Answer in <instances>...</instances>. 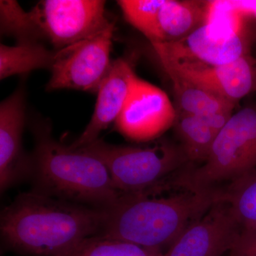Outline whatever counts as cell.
Listing matches in <instances>:
<instances>
[{
	"label": "cell",
	"instance_id": "1",
	"mask_svg": "<svg viewBox=\"0 0 256 256\" xmlns=\"http://www.w3.org/2000/svg\"><path fill=\"white\" fill-rule=\"evenodd\" d=\"M102 218V208L21 194L2 212L3 246L25 256H62L100 233Z\"/></svg>",
	"mask_w": 256,
	"mask_h": 256
},
{
	"label": "cell",
	"instance_id": "2",
	"mask_svg": "<svg viewBox=\"0 0 256 256\" xmlns=\"http://www.w3.org/2000/svg\"><path fill=\"white\" fill-rule=\"evenodd\" d=\"M222 197L220 188L163 198L150 197L148 193H122L111 206L102 208L104 218L98 235L162 252Z\"/></svg>",
	"mask_w": 256,
	"mask_h": 256
},
{
	"label": "cell",
	"instance_id": "3",
	"mask_svg": "<svg viewBox=\"0 0 256 256\" xmlns=\"http://www.w3.org/2000/svg\"><path fill=\"white\" fill-rule=\"evenodd\" d=\"M32 154L34 192L96 208L111 206L122 193L116 188L104 163L82 149L64 146L48 126H36Z\"/></svg>",
	"mask_w": 256,
	"mask_h": 256
},
{
	"label": "cell",
	"instance_id": "4",
	"mask_svg": "<svg viewBox=\"0 0 256 256\" xmlns=\"http://www.w3.org/2000/svg\"><path fill=\"white\" fill-rule=\"evenodd\" d=\"M256 170V107L247 106L228 120L204 164L183 170L176 184L190 192L218 188Z\"/></svg>",
	"mask_w": 256,
	"mask_h": 256
},
{
	"label": "cell",
	"instance_id": "5",
	"mask_svg": "<svg viewBox=\"0 0 256 256\" xmlns=\"http://www.w3.org/2000/svg\"><path fill=\"white\" fill-rule=\"evenodd\" d=\"M78 149L98 158L108 170L114 186L124 194L154 191L168 175L188 162L181 144L168 140L136 146L109 144L98 139Z\"/></svg>",
	"mask_w": 256,
	"mask_h": 256
},
{
	"label": "cell",
	"instance_id": "6",
	"mask_svg": "<svg viewBox=\"0 0 256 256\" xmlns=\"http://www.w3.org/2000/svg\"><path fill=\"white\" fill-rule=\"evenodd\" d=\"M244 20L238 13L220 10L184 40L152 46L158 58L226 65L250 54L252 42Z\"/></svg>",
	"mask_w": 256,
	"mask_h": 256
},
{
	"label": "cell",
	"instance_id": "7",
	"mask_svg": "<svg viewBox=\"0 0 256 256\" xmlns=\"http://www.w3.org/2000/svg\"><path fill=\"white\" fill-rule=\"evenodd\" d=\"M28 12L40 40L55 50L95 36L112 24L101 0H42Z\"/></svg>",
	"mask_w": 256,
	"mask_h": 256
},
{
	"label": "cell",
	"instance_id": "8",
	"mask_svg": "<svg viewBox=\"0 0 256 256\" xmlns=\"http://www.w3.org/2000/svg\"><path fill=\"white\" fill-rule=\"evenodd\" d=\"M114 30L112 23L95 36L56 50L46 90L98 92L112 66Z\"/></svg>",
	"mask_w": 256,
	"mask_h": 256
},
{
	"label": "cell",
	"instance_id": "9",
	"mask_svg": "<svg viewBox=\"0 0 256 256\" xmlns=\"http://www.w3.org/2000/svg\"><path fill=\"white\" fill-rule=\"evenodd\" d=\"M176 114L164 90L138 78L114 128L130 140L150 142L174 126Z\"/></svg>",
	"mask_w": 256,
	"mask_h": 256
},
{
	"label": "cell",
	"instance_id": "10",
	"mask_svg": "<svg viewBox=\"0 0 256 256\" xmlns=\"http://www.w3.org/2000/svg\"><path fill=\"white\" fill-rule=\"evenodd\" d=\"M158 60L164 70L174 72L234 105L256 92V58L250 54L222 66L164 58Z\"/></svg>",
	"mask_w": 256,
	"mask_h": 256
},
{
	"label": "cell",
	"instance_id": "11",
	"mask_svg": "<svg viewBox=\"0 0 256 256\" xmlns=\"http://www.w3.org/2000/svg\"><path fill=\"white\" fill-rule=\"evenodd\" d=\"M240 232L230 206L222 198L188 224L164 256H223Z\"/></svg>",
	"mask_w": 256,
	"mask_h": 256
},
{
	"label": "cell",
	"instance_id": "12",
	"mask_svg": "<svg viewBox=\"0 0 256 256\" xmlns=\"http://www.w3.org/2000/svg\"><path fill=\"white\" fill-rule=\"evenodd\" d=\"M26 122L24 90L20 88L0 104V188L1 192L31 178V156L24 152Z\"/></svg>",
	"mask_w": 256,
	"mask_h": 256
},
{
	"label": "cell",
	"instance_id": "13",
	"mask_svg": "<svg viewBox=\"0 0 256 256\" xmlns=\"http://www.w3.org/2000/svg\"><path fill=\"white\" fill-rule=\"evenodd\" d=\"M138 77L132 64L124 58L114 60L110 72L98 90L97 100L90 122L70 146L84 148L99 139V134L114 124L124 109Z\"/></svg>",
	"mask_w": 256,
	"mask_h": 256
},
{
	"label": "cell",
	"instance_id": "14",
	"mask_svg": "<svg viewBox=\"0 0 256 256\" xmlns=\"http://www.w3.org/2000/svg\"><path fill=\"white\" fill-rule=\"evenodd\" d=\"M173 86L176 109L203 119L216 132L233 116L235 106L172 70H164Z\"/></svg>",
	"mask_w": 256,
	"mask_h": 256
},
{
	"label": "cell",
	"instance_id": "15",
	"mask_svg": "<svg viewBox=\"0 0 256 256\" xmlns=\"http://www.w3.org/2000/svg\"><path fill=\"white\" fill-rule=\"evenodd\" d=\"M210 1L164 0L151 44L172 43L186 38L208 20Z\"/></svg>",
	"mask_w": 256,
	"mask_h": 256
},
{
	"label": "cell",
	"instance_id": "16",
	"mask_svg": "<svg viewBox=\"0 0 256 256\" xmlns=\"http://www.w3.org/2000/svg\"><path fill=\"white\" fill-rule=\"evenodd\" d=\"M56 50H48L40 42L0 45V79L26 74L36 69H50Z\"/></svg>",
	"mask_w": 256,
	"mask_h": 256
},
{
	"label": "cell",
	"instance_id": "17",
	"mask_svg": "<svg viewBox=\"0 0 256 256\" xmlns=\"http://www.w3.org/2000/svg\"><path fill=\"white\" fill-rule=\"evenodd\" d=\"M174 127L190 162L206 161L218 132L203 119L176 109Z\"/></svg>",
	"mask_w": 256,
	"mask_h": 256
},
{
	"label": "cell",
	"instance_id": "18",
	"mask_svg": "<svg viewBox=\"0 0 256 256\" xmlns=\"http://www.w3.org/2000/svg\"><path fill=\"white\" fill-rule=\"evenodd\" d=\"M240 230L256 229V170L222 188Z\"/></svg>",
	"mask_w": 256,
	"mask_h": 256
},
{
	"label": "cell",
	"instance_id": "19",
	"mask_svg": "<svg viewBox=\"0 0 256 256\" xmlns=\"http://www.w3.org/2000/svg\"><path fill=\"white\" fill-rule=\"evenodd\" d=\"M62 256H164V252L96 235Z\"/></svg>",
	"mask_w": 256,
	"mask_h": 256
},
{
	"label": "cell",
	"instance_id": "20",
	"mask_svg": "<svg viewBox=\"0 0 256 256\" xmlns=\"http://www.w3.org/2000/svg\"><path fill=\"white\" fill-rule=\"evenodd\" d=\"M0 25L2 34L14 37L18 43L40 40L30 12L14 0L0 1Z\"/></svg>",
	"mask_w": 256,
	"mask_h": 256
},
{
	"label": "cell",
	"instance_id": "21",
	"mask_svg": "<svg viewBox=\"0 0 256 256\" xmlns=\"http://www.w3.org/2000/svg\"><path fill=\"white\" fill-rule=\"evenodd\" d=\"M164 0H120L118 1L124 18L134 28L150 40L158 13Z\"/></svg>",
	"mask_w": 256,
	"mask_h": 256
},
{
	"label": "cell",
	"instance_id": "22",
	"mask_svg": "<svg viewBox=\"0 0 256 256\" xmlns=\"http://www.w3.org/2000/svg\"><path fill=\"white\" fill-rule=\"evenodd\" d=\"M228 256H256V229L240 230Z\"/></svg>",
	"mask_w": 256,
	"mask_h": 256
}]
</instances>
